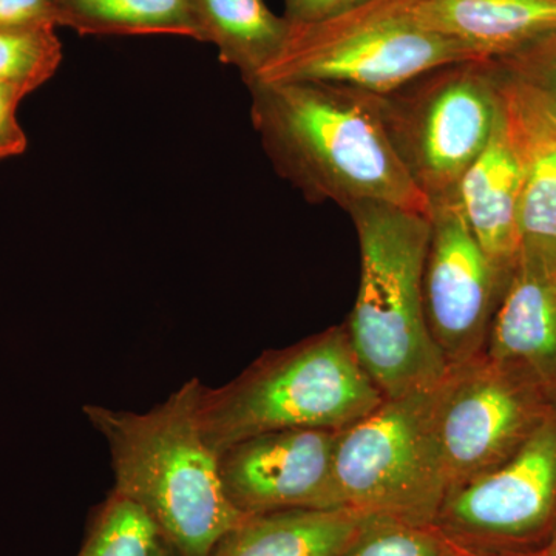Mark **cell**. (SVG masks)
<instances>
[{"mask_svg":"<svg viewBox=\"0 0 556 556\" xmlns=\"http://www.w3.org/2000/svg\"><path fill=\"white\" fill-rule=\"evenodd\" d=\"M248 89L266 155L306 200L346 212L380 203L430 215V200L388 134L380 94L316 80L255 83Z\"/></svg>","mask_w":556,"mask_h":556,"instance_id":"1","label":"cell"},{"mask_svg":"<svg viewBox=\"0 0 556 556\" xmlns=\"http://www.w3.org/2000/svg\"><path fill=\"white\" fill-rule=\"evenodd\" d=\"M200 387L190 379L148 413L83 407L108 444L113 493L135 504L179 556H211L247 518L226 496L218 456L201 438Z\"/></svg>","mask_w":556,"mask_h":556,"instance_id":"2","label":"cell"},{"mask_svg":"<svg viewBox=\"0 0 556 556\" xmlns=\"http://www.w3.org/2000/svg\"><path fill=\"white\" fill-rule=\"evenodd\" d=\"M348 214L361 248V278L343 327L357 361L386 399L437 386L450 368L424 309L430 217L380 203Z\"/></svg>","mask_w":556,"mask_h":556,"instance_id":"3","label":"cell"},{"mask_svg":"<svg viewBox=\"0 0 556 556\" xmlns=\"http://www.w3.org/2000/svg\"><path fill=\"white\" fill-rule=\"evenodd\" d=\"M383 394L362 368L345 327L268 351L232 382L201 383L197 422L215 455L244 439L314 428L342 431L375 412Z\"/></svg>","mask_w":556,"mask_h":556,"instance_id":"4","label":"cell"},{"mask_svg":"<svg viewBox=\"0 0 556 556\" xmlns=\"http://www.w3.org/2000/svg\"><path fill=\"white\" fill-rule=\"evenodd\" d=\"M441 382L383 399L338 431L334 482L343 507L365 518L437 525L448 495L437 427Z\"/></svg>","mask_w":556,"mask_h":556,"instance_id":"5","label":"cell"},{"mask_svg":"<svg viewBox=\"0 0 556 556\" xmlns=\"http://www.w3.org/2000/svg\"><path fill=\"white\" fill-rule=\"evenodd\" d=\"M477 60L490 58L420 27L399 0H371L334 20L291 24L283 50L252 84L316 80L388 94L431 70Z\"/></svg>","mask_w":556,"mask_h":556,"instance_id":"6","label":"cell"},{"mask_svg":"<svg viewBox=\"0 0 556 556\" xmlns=\"http://www.w3.org/2000/svg\"><path fill=\"white\" fill-rule=\"evenodd\" d=\"M382 98L388 134L430 204L455 199L500 115L493 58L431 70Z\"/></svg>","mask_w":556,"mask_h":556,"instance_id":"7","label":"cell"},{"mask_svg":"<svg viewBox=\"0 0 556 556\" xmlns=\"http://www.w3.org/2000/svg\"><path fill=\"white\" fill-rule=\"evenodd\" d=\"M555 409L543 388L484 354L450 368L437 413L448 493L510 459Z\"/></svg>","mask_w":556,"mask_h":556,"instance_id":"8","label":"cell"},{"mask_svg":"<svg viewBox=\"0 0 556 556\" xmlns=\"http://www.w3.org/2000/svg\"><path fill=\"white\" fill-rule=\"evenodd\" d=\"M437 525L475 554L540 546L556 526V409L510 459L453 489Z\"/></svg>","mask_w":556,"mask_h":556,"instance_id":"9","label":"cell"},{"mask_svg":"<svg viewBox=\"0 0 556 556\" xmlns=\"http://www.w3.org/2000/svg\"><path fill=\"white\" fill-rule=\"evenodd\" d=\"M424 309L431 338L460 367L481 356L508 277L490 262L455 199L431 204Z\"/></svg>","mask_w":556,"mask_h":556,"instance_id":"10","label":"cell"},{"mask_svg":"<svg viewBox=\"0 0 556 556\" xmlns=\"http://www.w3.org/2000/svg\"><path fill=\"white\" fill-rule=\"evenodd\" d=\"M338 431L295 428L244 439L218 456L223 489L247 517L340 504L334 482Z\"/></svg>","mask_w":556,"mask_h":556,"instance_id":"11","label":"cell"},{"mask_svg":"<svg viewBox=\"0 0 556 556\" xmlns=\"http://www.w3.org/2000/svg\"><path fill=\"white\" fill-rule=\"evenodd\" d=\"M482 354L532 380L556 404V260L551 255L521 247Z\"/></svg>","mask_w":556,"mask_h":556,"instance_id":"12","label":"cell"},{"mask_svg":"<svg viewBox=\"0 0 556 556\" xmlns=\"http://www.w3.org/2000/svg\"><path fill=\"white\" fill-rule=\"evenodd\" d=\"M501 116L522 170V247L556 260V102L495 58Z\"/></svg>","mask_w":556,"mask_h":556,"instance_id":"13","label":"cell"},{"mask_svg":"<svg viewBox=\"0 0 556 556\" xmlns=\"http://www.w3.org/2000/svg\"><path fill=\"white\" fill-rule=\"evenodd\" d=\"M456 201L486 257L510 277L522 247V170L501 110L485 149L457 186Z\"/></svg>","mask_w":556,"mask_h":556,"instance_id":"14","label":"cell"},{"mask_svg":"<svg viewBox=\"0 0 556 556\" xmlns=\"http://www.w3.org/2000/svg\"><path fill=\"white\" fill-rule=\"evenodd\" d=\"M420 27L497 58L556 31V0H399Z\"/></svg>","mask_w":556,"mask_h":556,"instance_id":"15","label":"cell"},{"mask_svg":"<svg viewBox=\"0 0 556 556\" xmlns=\"http://www.w3.org/2000/svg\"><path fill=\"white\" fill-rule=\"evenodd\" d=\"M365 519L348 507L252 515L230 530L211 556H345Z\"/></svg>","mask_w":556,"mask_h":556,"instance_id":"16","label":"cell"},{"mask_svg":"<svg viewBox=\"0 0 556 556\" xmlns=\"http://www.w3.org/2000/svg\"><path fill=\"white\" fill-rule=\"evenodd\" d=\"M203 42L217 47L219 61L239 70L244 84L254 83L276 60L291 33L265 0H190Z\"/></svg>","mask_w":556,"mask_h":556,"instance_id":"17","label":"cell"},{"mask_svg":"<svg viewBox=\"0 0 556 556\" xmlns=\"http://www.w3.org/2000/svg\"><path fill=\"white\" fill-rule=\"evenodd\" d=\"M58 27L80 35L181 36L201 40L203 35L190 0H51Z\"/></svg>","mask_w":556,"mask_h":556,"instance_id":"18","label":"cell"},{"mask_svg":"<svg viewBox=\"0 0 556 556\" xmlns=\"http://www.w3.org/2000/svg\"><path fill=\"white\" fill-rule=\"evenodd\" d=\"M54 28H0V86L27 97L53 78L62 62V43Z\"/></svg>","mask_w":556,"mask_h":556,"instance_id":"19","label":"cell"},{"mask_svg":"<svg viewBox=\"0 0 556 556\" xmlns=\"http://www.w3.org/2000/svg\"><path fill=\"white\" fill-rule=\"evenodd\" d=\"M160 540L152 521L112 492L91 519L76 556H152Z\"/></svg>","mask_w":556,"mask_h":556,"instance_id":"20","label":"cell"},{"mask_svg":"<svg viewBox=\"0 0 556 556\" xmlns=\"http://www.w3.org/2000/svg\"><path fill=\"white\" fill-rule=\"evenodd\" d=\"M438 525L416 526L388 519H365L345 556H473Z\"/></svg>","mask_w":556,"mask_h":556,"instance_id":"21","label":"cell"},{"mask_svg":"<svg viewBox=\"0 0 556 556\" xmlns=\"http://www.w3.org/2000/svg\"><path fill=\"white\" fill-rule=\"evenodd\" d=\"M495 60L506 72L532 83L556 102V31Z\"/></svg>","mask_w":556,"mask_h":556,"instance_id":"22","label":"cell"},{"mask_svg":"<svg viewBox=\"0 0 556 556\" xmlns=\"http://www.w3.org/2000/svg\"><path fill=\"white\" fill-rule=\"evenodd\" d=\"M25 94L0 86V161L22 155L27 150V135L17 121V108Z\"/></svg>","mask_w":556,"mask_h":556,"instance_id":"23","label":"cell"},{"mask_svg":"<svg viewBox=\"0 0 556 556\" xmlns=\"http://www.w3.org/2000/svg\"><path fill=\"white\" fill-rule=\"evenodd\" d=\"M371 0H285V20L292 25L334 20L367 5Z\"/></svg>","mask_w":556,"mask_h":556,"instance_id":"24","label":"cell"},{"mask_svg":"<svg viewBox=\"0 0 556 556\" xmlns=\"http://www.w3.org/2000/svg\"><path fill=\"white\" fill-rule=\"evenodd\" d=\"M58 27V13L51 0H0V28Z\"/></svg>","mask_w":556,"mask_h":556,"instance_id":"25","label":"cell"},{"mask_svg":"<svg viewBox=\"0 0 556 556\" xmlns=\"http://www.w3.org/2000/svg\"><path fill=\"white\" fill-rule=\"evenodd\" d=\"M511 556H556V526L540 546L532 548V551L525 552V554Z\"/></svg>","mask_w":556,"mask_h":556,"instance_id":"26","label":"cell"},{"mask_svg":"<svg viewBox=\"0 0 556 556\" xmlns=\"http://www.w3.org/2000/svg\"><path fill=\"white\" fill-rule=\"evenodd\" d=\"M152 556H179L177 552L174 551L169 546V544L164 543L163 540H160L159 546H156L155 551H153Z\"/></svg>","mask_w":556,"mask_h":556,"instance_id":"27","label":"cell"},{"mask_svg":"<svg viewBox=\"0 0 556 556\" xmlns=\"http://www.w3.org/2000/svg\"><path fill=\"white\" fill-rule=\"evenodd\" d=\"M473 556H495V555L475 554Z\"/></svg>","mask_w":556,"mask_h":556,"instance_id":"28","label":"cell"}]
</instances>
